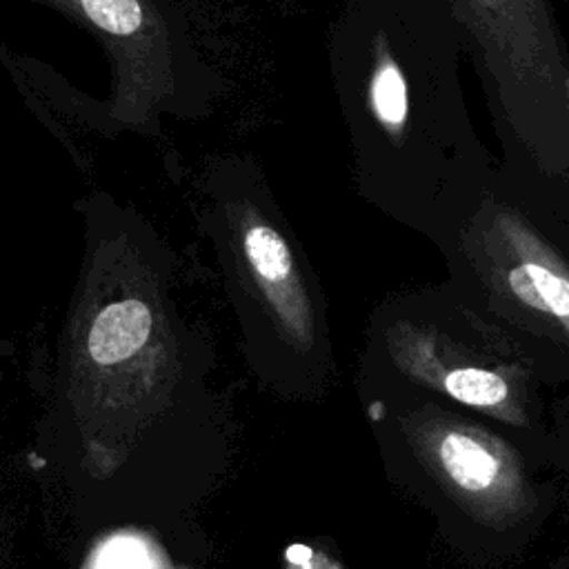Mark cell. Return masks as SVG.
<instances>
[{
  "instance_id": "7a4b0ae2",
  "label": "cell",
  "mask_w": 569,
  "mask_h": 569,
  "mask_svg": "<svg viewBox=\"0 0 569 569\" xmlns=\"http://www.w3.org/2000/svg\"><path fill=\"white\" fill-rule=\"evenodd\" d=\"M196 216L249 340L282 358H311L322 338L318 280L256 158L211 156L198 182Z\"/></svg>"
},
{
  "instance_id": "5b68a950",
  "label": "cell",
  "mask_w": 569,
  "mask_h": 569,
  "mask_svg": "<svg viewBox=\"0 0 569 569\" xmlns=\"http://www.w3.org/2000/svg\"><path fill=\"white\" fill-rule=\"evenodd\" d=\"M473 258L489 289L569 342V264L513 209L487 211L473 236Z\"/></svg>"
},
{
  "instance_id": "ba28073f",
  "label": "cell",
  "mask_w": 569,
  "mask_h": 569,
  "mask_svg": "<svg viewBox=\"0 0 569 569\" xmlns=\"http://www.w3.org/2000/svg\"><path fill=\"white\" fill-rule=\"evenodd\" d=\"M565 93H567V111H569V78L565 82Z\"/></svg>"
},
{
  "instance_id": "8992f818",
  "label": "cell",
  "mask_w": 569,
  "mask_h": 569,
  "mask_svg": "<svg viewBox=\"0 0 569 569\" xmlns=\"http://www.w3.org/2000/svg\"><path fill=\"white\" fill-rule=\"evenodd\" d=\"M385 340L405 376L500 422L513 427L529 422L518 389L502 371L460 358L431 327L398 320L387 329Z\"/></svg>"
},
{
  "instance_id": "3957f363",
  "label": "cell",
  "mask_w": 569,
  "mask_h": 569,
  "mask_svg": "<svg viewBox=\"0 0 569 569\" xmlns=\"http://www.w3.org/2000/svg\"><path fill=\"white\" fill-rule=\"evenodd\" d=\"M496 82L502 109L536 162L569 167V69L549 0H453Z\"/></svg>"
},
{
  "instance_id": "277c9868",
  "label": "cell",
  "mask_w": 569,
  "mask_h": 569,
  "mask_svg": "<svg viewBox=\"0 0 569 569\" xmlns=\"http://www.w3.org/2000/svg\"><path fill=\"white\" fill-rule=\"evenodd\" d=\"M402 429L429 476L476 518L511 525L531 509L520 460L491 431L440 411L411 413Z\"/></svg>"
},
{
  "instance_id": "6da1fadb",
  "label": "cell",
  "mask_w": 569,
  "mask_h": 569,
  "mask_svg": "<svg viewBox=\"0 0 569 569\" xmlns=\"http://www.w3.org/2000/svg\"><path fill=\"white\" fill-rule=\"evenodd\" d=\"M89 33L109 64V93L93 100L49 64L0 58L27 91L100 136L162 133V120H202L224 93V78L202 56L182 0H31Z\"/></svg>"
},
{
  "instance_id": "52a82bcc",
  "label": "cell",
  "mask_w": 569,
  "mask_h": 569,
  "mask_svg": "<svg viewBox=\"0 0 569 569\" xmlns=\"http://www.w3.org/2000/svg\"><path fill=\"white\" fill-rule=\"evenodd\" d=\"M98 569H149V558L140 542L122 538L102 549Z\"/></svg>"
}]
</instances>
